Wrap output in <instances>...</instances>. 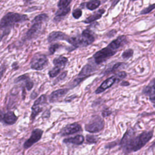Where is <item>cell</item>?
Masks as SVG:
<instances>
[{
    "instance_id": "obj_38",
    "label": "cell",
    "mask_w": 155,
    "mask_h": 155,
    "mask_svg": "<svg viewBox=\"0 0 155 155\" xmlns=\"http://www.w3.org/2000/svg\"><path fill=\"white\" fill-rule=\"evenodd\" d=\"M4 113L0 110V121L3 120V117H4Z\"/></svg>"
},
{
    "instance_id": "obj_25",
    "label": "cell",
    "mask_w": 155,
    "mask_h": 155,
    "mask_svg": "<svg viewBox=\"0 0 155 155\" xmlns=\"http://www.w3.org/2000/svg\"><path fill=\"white\" fill-rule=\"evenodd\" d=\"M46 101H47L46 96L45 94H42L35 101L33 105H42V104H44L46 102Z\"/></svg>"
},
{
    "instance_id": "obj_37",
    "label": "cell",
    "mask_w": 155,
    "mask_h": 155,
    "mask_svg": "<svg viewBox=\"0 0 155 155\" xmlns=\"http://www.w3.org/2000/svg\"><path fill=\"white\" fill-rule=\"evenodd\" d=\"M120 0H112V3H111V7H114V6L118 3V2Z\"/></svg>"
},
{
    "instance_id": "obj_21",
    "label": "cell",
    "mask_w": 155,
    "mask_h": 155,
    "mask_svg": "<svg viewBox=\"0 0 155 155\" xmlns=\"http://www.w3.org/2000/svg\"><path fill=\"white\" fill-rule=\"evenodd\" d=\"M70 11V7H67L65 8H59L55 13L54 20L59 21L61 18H63L65 15H67Z\"/></svg>"
},
{
    "instance_id": "obj_23",
    "label": "cell",
    "mask_w": 155,
    "mask_h": 155,
    "mask_svg": "<svg viewBox=\"0 0 155 155\" xmlns=\"http://www.w3.org/2000/svg\"><path fill=\"white\" fill-rule=\"evenodd\" d=\"M42 110V107L41 105H33L31 107V120H34L36 116Z\"/></svg>"
},
{
    "instance_id": "obj_35",
    "label": "cell",
    "mask_w": 155,
    "mask_h": 155,
    "mask_svg": "<svg viewBox=\"0 0 155 155\" xmlns=\"http://www.w3.org/2000/svg\"><path fill=\"white\" fill-rule=\"evenodd\" d=\"M110 114H111V111L110 110H108V109H106V110H104L103 112H102V115H103L104 117L107 116H108Z\"/></svg>"
},
{
    "instance_id": "obj_36",
    "label": "cell",
    "mask_w": 155,
    "mask_h": 155,
    "mask_svg": "<svg viewBox=\"0 0 155 155\" xmlns=\"http://www.w3.org/2000/svg\"><path fill=\"white\" fill-rule=\"evenodd\" d=\"M150 100L151 101V102L153 103L154 107H155V93L150 97Z\"/></svg>"
},
{
    "instance_id": "obj_33",
    "label": "cell",
    "mask_w": 155,
    "mask_h": 155,
    "mask_svg": "<svg viewBox=\"0 0 155 155\" xmlns=\"http://www.w3.org/2000/svg\"><path fill=\"white\" fill-rule=\"evenodd\" d=\"M6 70V66L5 65H1L0 66V79L2 77L4 72Z\"/></svg>"
},
{
    "instance_id": "obj_5",
    "label": "cell",
    "mask_w": 155,
    "mask_h": 155,
    "mask_svg": "<svg viewBox=\"0 0 155 155\" xmlns=\"http://www.w3.org/2000/svg\"><path fill=\"white\" fill-rule=\"evenodd\" d=\"M104 121L101 117L95 116L93 117L90 121L85 125V129L90 133H97L104 128Z\"/></svg>"
},
{
    "instance_id": "obj_2",
    "label": "cell",
    "mask_w": 155,
    "mask_h": 155,
    "mask_svg": "<svg viewBox=\"0 0 155 155\" xmlns=\"http://www.w3.org/2000/svg\"><path fill=\"white\" fill-rule=\"evenodd\" d=\"M28 19V16L25 15L14 12H9L4 15L0 20V30L6 33L10 31L12 27L16 24L24 22Z\"/></svg>"
},
{
    "instance_id": "obj_12",
    "label": "cell",
    "mask_w": 155,
    "mask_h": 155,
    "mask_svg": "<svg viewBox=\"0 0 155 155\" xmlns=\"http://www.w3.org/2000/svg\"><path fill=\"white\" fill-rule=\"evenodd\" d=\"M69 36H68L65 33L62 31H53L50 33L47 38V40L49 42H52L59 40H65L68 41Z\"/></svg>"
},
{
    "instance_id": "obj_34",
    "label": "cell",
    "mask_w": 155,
    "mask_h": 155,
    "mask_svg": "<svg viewBox=\"0 0 155 155\" xmlns=\"http://www.w3.org/2000/svg\"><path fill=\"white\" fill-rule=\"evenodd\" d=\"M122 64H123L121 63V62H118V63L116 64L115 65H113V67L112 69H111V71H115V70H117L119 67H120Z\"/></svg>"
},
{
    "instance_id": "obj_31",
    "label": "cell",
    "mask_w": 155,
    "mask_h": 155,
    "mask_svg": "<svg viewBox=\"0 0 155 155\" xmlns=\"http://www.w3.org/2000/svg\"><path fill=\"white\" fill-rule=\"evenodd\" d=\"M72 15L75 19H79L82 15V10L80 8H76L73 12Z\"/></svg>"
},
{
    "instance_id": "obj_26",
    "label": "cell",
    "mask_w": 155,
    "mask_h": 155,
    "mask_svg": "<svg viewBox=\"0 0 155 155\" xmlns=\"http://www.w3.org/2000/svg\"><path fill=\"white\" fill-rule=\"evenodd\" d=\"M98 137L95 135H87L86 140L88 143H95L97 142Z\"/></svg>"
},
{
    "instance_id": "obj_13",
    "label": "cell",
    "mask_w": 155,
    "mask_h": 155,
    "mask_svg": "<svg viewBox=\"0 0 155 155\" xmlns=\"http://www.w3.org/2000/svg\"><path fill=\"white\" fill-rule=\"evenodd\" d=\"M127 42V37L124 35L120 36L116 39L113 40L110 44H108V46L110 47L113 50L116 51L119 48L124 45Z\"/></svg>"
},
{
    "instance_id": "obj_8",
    "label": "cell",
    "mask_w": 155,
    "mask_h": 155,
    "mask_svg": "<svg viewBox=\"0 0 155 155\" xmlns=\"http://www.w3.org/2000/svg\"><path fill=\"white\" fill-rule=\"evenodd\" d=\"M95 70V67L91 64L85 65L79 73L78 77L73 81V87L78 85L84 79L91 75V74Z\"/></svg>"
},
{
    "instance_id": "obj_28",
    "label": "cell",
    "mask_w": 155,
    "mask_h": 155,
    "mask_svg": "<svg viewBox=\"0 0 155 155\" xmlns=\"http://www.w3.org/2000/svg\"><path fill=\"white\" fill-rule=\"evenodd\" d=\"M133 51L132 49H127L124 51L122 54V56L124 59H128L133 56Z\"/></svg>"
},
{
    "instance_id": "obj_3",
    "label": "cell",
    "mask_w": 155,
    "mask_h": 155,
    "mask_svg": "<svg viewBox=\"0 0 155 155\" xmlns=\"http://www.w3.org/2000/svg\"><path fill=\"white\" fill-rule=\"evenodd\" d=\"M94 41V36L93 32L88 29H86L78 36L69 37L67 42L74 47H78L87 46L93 43Z\"/></svg>"
},
{
    "instance_id": "obj_1",
    "label": "cell",
    "mask_w": 155,
    "mask_h": 155,
    "mask_svg": "<svg viewBox=\"0 0 155 155\" xmlns=\"http://www.w3.org/2000/svg\"><path fill=\"white\" fill-rule=\"evenodd\" d=\"M153 131H143L140 134L134 136V132L128 130L124 134L120 141V147L125 153H128L137 151L142 148L152 138Z\"/></svg>"
},
{
    "instance_id": "obj_27",
    "label": "cell",
    "mask_w": 155,
    "mask_h": 155,
    "mask_svg": "<svg viewBox=\"0 0 155 155\" xmlns=\"http://www.w3.org/2000/svg\"><path fill=\"white\" fill-rule=\"evenodd\" d=\"M72 0H59L58 3V6L59 8L67 7Z\"/></svg>"
},
{
    "instance_id": "obj_11",
    "label": "cell",
    "mask_w": 155,
    "mask_h": 155,
    "mask_svg": "<svg viewBox=\"0 0 155 155\" xmlns=\"http://www.w3.org/2000/svg\"><path fill=\"white\" fill-rule=\"evenodd\" d=\"M81 126L78 123H73L65 126L61 131V134L62 136H67L73 134L81 130Z\"/></svg>"
},
{
    "instance_id": "obj_24",
    "label": "cell",
    "mask_w": 155,
    "mask_h": 155,
    "mask_svg": "<svg viewBox=\"0 0 155 155\" xmlns=\"http://www.w3.org/2000/svg\"><path fill=\"white\" fill-rule=\"evenodd\" d=\"M61 70V68L54 66L51 70L49 71V72H48L49 76L50 78H54V77L56 76L60 73Z\"/></svg>"
},
{
    "instance_id": "obj_40",
    "label": "cell",
    "mask_w": 155,
    "mask_h": 155,
    "mask_svg": "<svg viewBox=\"0 0 155 155\" xmlns=\"http://www.w3.org/2000/svg\"><path fill=\"white\" fill-rule=\"evenodd\" d=\"M131 1H135V0H131Z\"/></svg>"
},
{
    "instance_id": "obj_17",
    "label": "cell",
    "mask_w": 155,
    "mask_h": 155,
    "mask_svg": "<svg viewBox=\"0 0 155 155\" xmlns=\"http://www.w3.org/2000/svg\"><path fill=\"white\" fill-rule=\"evenodd\" d=\"M21 81H24L25 82V87L28 90H30L33 87V82L30 81L29 77L27 74L21 75L15 80V82H19Z\"/></svg>"
},
{
    "instance_id": "obj_20",
    "label": "cell",
    "mask_w": 155,
    "mask_h": 155,
    "mask_svg": "<svg viewBox=\"0 0 155 155\" xmlns=\"http://www.w3.org/2000/svg\"><path fill=\"white\" fill-rule=\"evenodd\" d=\"M67 61H68V59L66 57L61 56L54 58L53 59V64L54 65V66L58 67L62 69V68H64L65 66Z\"/></svg>"
},
{
    "instance_id": "obj_32",
    "label": "cell",
    "mask_w": 155,
    "mask_h": 155,
    "mask_svg": "<svg viewBox=\"0 0 155 155\" xmlns=\"http://www.w3.org/2000/svg\"><path fill=\"white\" fill-rule=\"evenodd\" d=\"M67 74V71H64V72H63V73L58 78V79H57L56 81V83L58 82V81H59L60 80H62V79H64V78L66 77Z\"/></svg>"
},
{
    "instance_id": "obj_7",
    "label": "cell",
    "mask_w": 155,
    "mask_h": 155,
    "mask_svg": "<svg viewBox=\"0 0 155 155\" xmlns=\"http://www.w3.org/2000/svg\"><path fill=\"white\" fill-rule=\"evenodd\" d=\"M116 51L113 50L108 45L107 47L102 48V50L97 51L93 56L94 61L96 64H99L106 61L108 58L113 56L116 53Z\"/></svg>"
},
{
    "instance_id": "obj_4",
    "label": "cell",
    "mask_w": 155,
    "mask_h": 155,
    "mask_svg": "<svg viewBox=\"0 0 155 155\" xmlns=\"http://www.w3.org/2000/svg\"><path fill=\"white\" fill-rule=\"evenodd\" d=\"M126 76H127L126 73L124 71H121V72H119L118 73H117L116 74H115L113 76H111L108 78H107L96 89L95 93L96 94H99V93H101L104 91L105 90H107V88L111 87L116 82L125 78Z\"/></svg>"
},
{
    "instance_id": "obj_30",
    "label": "cell",
    "mask_w": 155,
    "mask_h": 155,
    "mask_svg": "<svg viewBox=\"0 0 155 155\" xmlns=\"http://www.w3.org/2000/svg\"><path fill=\"white\" fill-rule=\"evenodd\" d=\"M155 8V4H153L150 5H149L148 7H146L145 8L143 9L141 12H140V14L141 15H143V14H147L150 13V12H151L153 9Z\"/></svg>"
},
{
    "instance_id": "obj_18",
    "label": "cell",
    "mask_w": 155,
    "mask_h": 155,
    "mask_svg": "<svg viewBox=\"0 0 155 155\" xmlns=\"http://www.w3.org/2000/svg\"><path fill=\"white\" fill-rule=\"evenodd\" d=\"M143 93L149 97L155 93V79L151 81L150 83L143 89Z\"/></svg>"
},
{
    "instance_id": "obj_16",
    "label": "cell",
    "mask_w": 155,
    "mask_h": 155,
    "mask_svg": "<svg viewBox=\"0 0 155 155\" xmlns=\"http://www.w3.org/2000/svg\"><path fill=\"white\" fill-rule=\"evenodd\" d=\"M84 141V137L82 135H77L74 137H71L64 140V142L67 143H72L74 145H81Z\"/></svg>"
},
{
    "instance_id": "obj_9",
    "label": "cell",
    "mask_w": 155,
    "mask_h": 155,
    "mask_svg": "<svg viewBox=\"0 0 155 155\" xmlns=\"http://www.w3.org/2000/svg\"><path fill=\"white\" fill-rule=\"evenodd\" d=\"M43 134V131L39 128H36L31 132L30 137L24 142V148L27 149L31 147L34 143L39 141Z\"/></svg>"
},
{
    "instance_id": "obj_29",
    "label": "cell",
    "mask_w": 155,
    "mask_h": 155,
    "mask_svg": "<svg viewBox=\"0 0 155 155\" xmlns=\"http://www.w3.org/2000/svg\"><path fill=\"white\" fill-rule=\"evenodd\" d=\"M61 45L59 44H57V43H55V44H53L52 45H50V47H49V52H50V54H53L58 48H60Z\"/></svg>"
},
{
    "instance_id": "obj_39",
    "label": "cell",
    "mask_w": 155,
    "mask_h": 155,
    "mask_svg": "<svg viewBox=\"0 0 155 155\" xmlns=\"http://www.w3.org/2000/svg\"><path fill=\"white\" fill-rule=\"evenodd\" d=\"M24 1H25V2H27V1H31V0H24Z\"/></svg>"
},
{
    "instance_id": "obj_19",
    "label": "cell",
    "mask_w": 155,
    "mask_h": 155,
    "mask_svg": "<svg viewBox=\"0 0 155 155\" xmlns=\"http://www.w3.org/2000/svg\"><path fill=\"white\" fill-rule=\"evenodd\" d=\"M104 12H105V10L104 9H100L97 12H96V13H94V14L91 15L88 18H87L84 22L85 23L92 22L98 19L101 18V17L104 13Z\"/></svg>"
},
{
    "instance_id": "obj_14",
    "label": "cell",
    "mask_w": 155,
    "mask_h": 155,
    "mask_svg": "<svg viewBox=\"0 0 155 155\" xmlns=\"http://www.w3.org/2000/svg\"><path fill=\"white\" fill-rule=\"evenodd\" d=\"M68 89L67 88H62V89H59L53 91L49 97L50 102H54L58 101L59 99L63 97L68 92Z\"/></svg>"
},
{
    "instance_id": "obj_6",
    "label": "cell",
    "mask_w": 155,
    "mask_h": 155,
    "mask_svg": "<svg viewBox=\"0 0 155 155\" xmlns=\"http://www.w3.org/2000/svg\"><path fill=\"white\" fill-rule=\"evenodd\" d=\"M48 64V59L47 56L42 53L35 54L31 59L30 67L32 69L36 70H41L44 69Z\"/></svg>"
},
{
    "instance_id": "obj_22",
    "label": "cell",
    "mask_w": 155,
    "mask_h": 155,
    "mask_svg": "<svg viewBox=\"0 0 155 155\" xmlns=\"http://www.w3.org/2000/svg\"><path fill=\"white\" fill-rule=\"evenodd\" d=\"M101 4V2L99 0H91L88 1L86 7L88 9L90 10H93L97 8Z\"/></svg>"
},
{
    "instance_id": "obj_15",
    "label": "cell",
    "mask_w": 155,
    "mask_h": 155,
    "mask_svg": "<svg viewBox=\"0 0 155 155\" xmlns=\"http://www.w3.org/2000/svg\"><path fill=\"white\" fill-rule=\"evenodd\" d=\"M17 119H18V117L15 115V114L13 111H8L4 113L3 121L8 125L14 124L16 122Z\"/></svg>"
},
{
    "instance_id": "obj_10",
    "label": "cell",
    "mask_w": 155,
    "mask_h": 155,
    "mask_svg": "<svg viewBox=\"0 0 155 155\" xmlns=\"http://www.w3.org/2000/svg\"><path fill=\"white\" fill-rule=\"evenodd\" d=\"M43 22L33 19L32 25L26 33L27 39H31L35 38L40 32Z\"/></svg>"
}]
</instances>
